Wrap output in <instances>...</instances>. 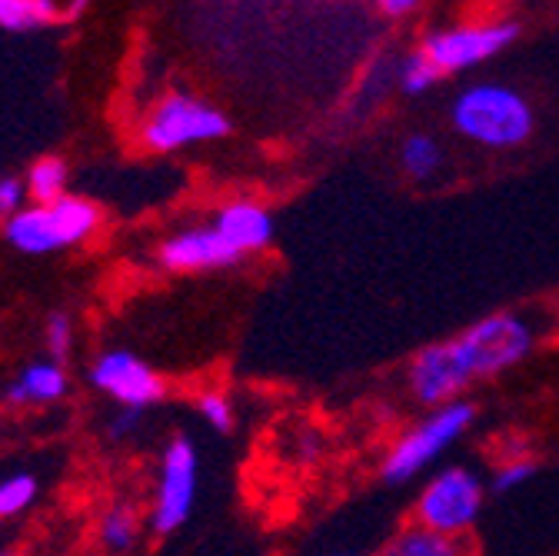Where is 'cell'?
Wrapping results in <instances>:
<instances>
[{"label": "cell", "mask_w": 559, "mask_h": 556, "mask_svg": "<svg viewBox=\"0 0 559 556\" xmlns=\"http://www.w3.org/2000/svg\"><path fill=\"white\" fill-rule=\"evenodd\" d=\"M536 323L516 310H493L476 323L427 343L403 370V387L424 410L463 400L476 383L497 380L533 357Z\"/></svg>", "instance_id": "cell-1"}, {"label": "cell", "mask_w": 559, "mask_h": 556, "mask_svg": "<svg viewBox=\"0 0 559 556\" xmlns=\"http://www.w3.org/2000/svg\"><path fill=\"white\" fill-rule=\"evenodd\" d=\"M450 127L483 151H516L536 133V110L523 91L503 81H473L450 100Z\"/></svg>", "instance_id": "cell-2"}, {"label": "cell", "mask_w": 559, "mask_h": 556, "mask_svg": "<svg viewBox=\"0 0 559 556\" xmlns=\"http://www.w3.org/2000/svg\"><path fill=\"white\" fill-rule=\"evenodd\" d=\"M476 416L479 410L466 397L427 410L413 427H406L390 443V450L380 460V480L386 486H403V483H413L416 476H424L473 430Z\"/></svg>", "instance_id": "cell-3"}, {"label": "cell", "mask_w": 559, "mask_h": 556, "mask_svg": "<svg viewBox=\"0 0 559 556\" xmlns=\"http://www.w3.org/2000/svg\"><path fill=\"white\" fill-rule=\"evenodd\" d=\"M100 227V211L97 203L87 197H74L63 193L53 203H31L21 206L17 214H11L0 227L4 240L27 253V257H44V253H57L67 247H78L84 240H91Z\"/></svg>", "instance_id": "cell-4"}, {"label": "cell", "mask_w": 559, "mask_h": 556, "mask_svg": "<svg viewBox=\"0 0 559 556\" xmlns=\"http://www.w3.org/2000/svg\"><path fill=\"white\" fill-rule=\"evenodd\" d=\"M486 494L489 483L479 470L466 463H447L419 486L413 504V523L447 536H469V530L483 517Z\"/></svg>", "instance_id": "cell-5"}, {"label": "cell", "mask_w": 559, "mask_h": 556, "mask_svg": "<svg viewBox=\"0 0 559 556\" xmlns=\"http://www.w3.org/2000/svg\"><path fill=\"white\" fill-rule=\"evenodd\" d=\"M140 137L154 154H177L230 137V117L193 94H167L144 120Z\"/></svg>", "instance_id": "cell-6"}, {"label": "cell", "mask_w": 559, "mask_h": 556, "mask_svg": "<svg viewBox=\"0 0 559 556\" xmlns=\"http://www.w3.org/2000/svg\"><path fill=\"white\" fill-rule=\"evenodd\" d=\"M197 494H200V453L193 437L187 434H174L164 450H160V463H157V483H154V504H151V530L157 536H170L177 533L197 507Z\"/></svg>", "instance_id": "cell-7"}, {"label": "cell", "mask_w": 559, "mask_h": 556, "mask_svg": "<svg viewBox=\"0 0 559 556\" xmlns=\"http://www.w3.org/2000/svg\"><path fill=\"white\" fill-rule=\"evenodd\" d=\"M516 37H520V24L513 21H469L427 34L419 50L433 60L440 78H460L479 71L489 60H497L503 50L516 44Z\"/></svg>", "instance_id": "cell-8"}, {"label": "cell", "mask_w": 559, "mask_h": 556, "mask_svg": "<svg viewBox=\"0 0 559 556\" xmlns=\"http://www.w3.org/2000/svg\"><path fill=\"white\" fill-rule=\"evenodd\" d=\"M87 380L94 390H100L104 397H110L117 406L127 410H151L167 397L160 374L130 351H104L91 364Z\"/></svg>", "instance_id": "cell-9"}, {"label": "cell", "mask_w": 559, "mask_h": 556, "mask_svg": "<svg viewBox=\"0 0 559 556\" xmlns=\"http://www.w3.org/2000/svg\"><path fill=\"white\" fill-rule=\"evenodd\" d=\"M243 257L224 240L214 224H197L187 230L170 234L157 247V263L170 273H210V270H230Z\"/></svg>", "instance_id": "cell-10"}, {"label": "cell", "mask_w": 559, "mask_h": 556, "mask_svg": "<svg viewBox=\"0 0 559 556\" xmlns=\"http://www.w3.org/2000/svg\"><path fill=\"white\" fill-rule=\"evenodd\" d=\"M210 224H214L224 234V240L240 257L266 250L273 244V237H276L273 214L266 211L263 203H257V200H230V203H224Z\"/></svg>", "instance_id": "cell-11"}, {"label": "cell", "mask_w": 559, "mask_h": 556, "mask_svg": "<svg viewBox=\"0 0 559 556\" xmlns=\"http://www.w3.org/2000/svg\"><path fill=\"white\" fill-rule=\"evenodd\" d=\"M70 390V377L60 360H34L27 364L8 387H4V403L11 406H47L63 400Z\"/></svg>", "instance_id": "cell-12"}, {"label": "cell", "mask_w": 559, "mask_h": 556, "mask_svg": "<svg viewBox=\"0 0 559 556\" xmlns=\"http://www.w3.org/2000/svg\"><path fill=\"white\" fill-rule=\"evenodd\" d=\"M377 556H476L469 536H447L419 523L396 530Z\"/></svg>", "instance_id": "cell-13"}, {"label": "cell", "mask_w": 559, "mask_h": 556, "mask_svg": "<svg viewBox=\"0 0 559 556\" xmlns=\"http://www.w3.org/2000/svg\"><path fill=\"white\" fill-rule=\"evenodd\" d=\"M443 144L437 141L433 133H406L400 144V167L409 180L427 184L443 170Z\"/></svg>", "instance_id": "cell-14"}, {"label": "cell", "mask_w": 559, "mask_h": 556, "mask_svg": "<svg viewBox=\"0 0 559 556\" xmlns=\"http://www.w3.org/2000/svg\"><path fill=\"white\" fill-rule=\"evenodd\" d=\"M60 17L57 0H0V27L4 31H40Z\"/></svg>", "instance_id": "cell-15"}, {"label": "cell", "mask_w": 559, "mask_h": 556, "mask_svg": "<svg viewBox=\"0 0 559 556\" xmlns=\"http://www.w3.org/2000/svg\"><path fill=\"white\" fill-rule=\"evenodd\" d=\"M97 536L110 553H130L140 536V513L130 504H114L97 523Z\"/></svg>", "instance_id": "cell-16"}, {"label": "cell", "mask_w": 559, "mask_h": 556, "mask_svg": "<svg viewBox=\"0 0 559 556\" xmlns=\"http://www.w3.org/2000/svg\"><path fill=\"white\" fill-rule=\"evenodd\" d=\"M67 180H70V170L60 157H40L31 164L24 187L34 203H53L67 193Z\"/></svg>", "instance_id": "cell-17"}, {"label": "cell", "mask_w": 559, "mask_h": 556, "mask_svg": "<svg viewBox=\"0 0 559 556\" xmlns=\"http://www.w3.org/2000/svg\"><path fill=\"white\" fill-rule=\"evenodd\" d=\"M440 71L433 67V60L424 50H409L393 71V84L406 94V97H424L440 84Z\"/></svg>", "instance_id": "cell-18"}, {"label": "cell", "mask_w": 559, "mask_h": 556, "mask_svg": "<svg viewBox=\"0 0 559 556\" xmlns=\"http://www.w3.org/2000/svg\"><path fill=\"white\" fill-rule=\"evenodd\" d=\"M40 497V480L27 470L21 473H11L0 480V520H11V517H21L27 513Z\"/></svg>", "instance_id": "cell-19"}, {"label": "cell", "mask_w": 559, "mask_h": 556, "mask_svg": "<svg viewBox=\"0 0 559 556\" xmlns=\"http://www.w3.org/2000/svg\"><path fill=\"white\" fill-rule=\"evenodd\" d=\"M197 413H200V421L210 427V430H217V434H230L237 427V410L230 403L227 393L221 390H206L197 397Z\"/></svg>", "instance_id": "cell-20"}, {"label": "cell", "mask_w": 559, "mask_h": 556, "mask_svg": "<svg viewBox=\"0 0 559 556\" xmlns=\"http://www.w3.org/2000/svg\"><path fill=\"white\" fill-rule=\"evenodd\" d=\"M536 460H526V457H510V460H503L493 473H489V490L493 494H513V490H520V486H526L533 476H536Z\"/></svg>", "instance_id": "cell-21"}, {"label": "cell", "mask_w": 559, "mask_h": 556, "mask_svg": "<svg viewBox=\"0 0 559 556\" xmlns=\"http://www.w3.org/2000/svg\"><path fill=\"white\" fill-rule=\"evenodd\" d=\"M74 336H78V330H74V320H70L67 314H50L47 317V327H44V340H47V354H50V360H67L70 357V351H74Z\"/></svg>", "instance_id": "cell-22"}, {"label": "cell", "mask_w": 559, "mask_h": 556, "mask_svg": "<svg viewBox=\"0 0 559 556\" xmlns=\"http://www.w3.org/2000/svg\"><path fill=\"white\" fill-rule=\"evenodd\" d=\"M27 200V187L17 177H0V221H8L11 214H17Z\"/></svg>", "instance_id": "cell-23"}, {"label": "cell", "mask_w": 559, "mask_h": 556, "mask_svg": "<svg viewBox=\"0 0 559 556\" xmlns=\"http://www.w3.org/2000/svg\"><path fill=\"white\" fill-rule=\"evenodd\" d=\"M140 421H144V410H127V406H120V413L114 416V424L107 427V434L114 440H127V437H133V430L140 427Z\"/></svg>", "instance_id": "cell-24"}, {"label": "cell", "mask_w": 559, "mask_h": 556, "mask_svg": "<svg viewBox=\"0 0 559 556\" xmlns=\"http://www.w3.org/2000/svg\"><path fill=\"white\" fill-rule=\"evenodd\" d=\"M383 17H406L419 8V0H370Z\"/></svg>", "instance_id": "cell-25"}, {"label": "cell", "mask_w": 559, "mask_h": 556, "mask_svg": "<svg viewBox=\"0 0 559 556\" xmlns=\"http://www.w3.org/2000/svg\"><path fill=\"white\" fill-rule=\"evenodd\" d=\"M87 8H91V0H67L63 14H67V17H78V14H84Z\"/></svg>", "instance_id": "cell-26"}, {"label": "cell", "mask_w": 559, "mask_h": 556, "mask_svg": "<svg viewBox=\"0 0 559 556\" xmlns=\"http://www.w3.org/2000/svg\"><path fill=\"white\" fill-rule=\"evenodd\" d=\"M0 556H21V553H0Z\"/></svg>", "instance_id": "cell-27"}, {"label": "cell", "mask_w": 559, "mask_h": 556, "mask_svg": "<svg viewBox=\"0 0 559 556\" xmlns=\"http://www.w3.org/2000/svg\"><path fill=\"white\" fill-rule=\"evenodd\" d=\"M336 556H343V553H336ZM346 556H354V553H346Z\"/></svg>", "instance_id": "cell-28"}]
</instances>
